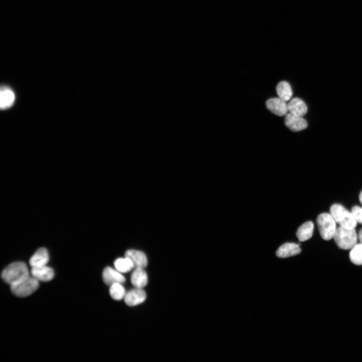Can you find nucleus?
I'll return each mask as SVG.
<instances>
[{"instance_id":"1","label":"nucleus","mask_w":362,"mask_h":362,"mask_svg":"<svg viewBox=\"0 0 362 362\" xmlns=\"http://www.w3.org/2000/svg\"><path fill=\"white\" fill-rule=\"evenodd\" d=\"M29 275V271L25 263L18 261L8 266L3 271L1 277L6 283L11 286L20 282Z\"/></svg>"},{"instance_id":"2","label":"nucleus","mask_w":362,"mask_h":362,"mask_svg":"<svg viewBox=\"0 0 362 362\" xmlns=\"http://www.w3.org/2000/svg\"><path fill=\"white\" fill-rule=\"evenodd\" d=\"M334 239L339 248L348 250L357 244L358 236L355 229L340 226L336 229Z\"/></svg>"},{"instance_id":"3","label":"nucleus","mask_w":362,"mask_h":362,"mask_svg":"<svg viewBox=\"0 0 362 362\" xmlns=\"http://www.w3.org/2000/svg\"><path fill=\"white\" fill-rule=\"evenodd\" d=\"M331 215L340 226L355 229L357 221L352 212H350L343 206L339 204L333 205L330 209Z\"/></svg>"},{"instance_id":"4","label":"nucleus","mask_w":362,"mask_h":362,"mask_svg":"<svg viewBox=\"0 0 362 362\" xmlns=\"http://www.w3.org/2000/svg\"><path fill=\"white\" fill-rule=\"evenodd\" d=\"M317 221L320 235L323 240L329 241L334 238L337 229L336 221L331 213L321 214Z\"/></svg>"},{"instance_id":"5","label":"nucleus","mask_w":362,"mask_h":362,"mask_svg":"<svg viewBox=\"0 0 362 362\" xmlns=\"http://www.w3.org/2000/svg\"><path fill=\"white\" fill-rule=\"evenodd\" d=\"M39 287L38 280L29 275L18 283L11 285V290L16 296L23 298L34 293Z\"/></svg>"},{"instance_id":"6","label":"nucleus","mask_w":362,"mask_h":362,"mask_svg":"<svg viewBox=\"0 0 362 362\" xmlns=\"http://www.w3.org/2000/svg\"><path fill=\"white\" fill-rule=\"evenodd\" d=\"M267 109L279 117L286 116L288 114V104L279 98L270 99L266 103Z\"/></svg>"},{"instance_id":"7","label":"nucleus","mask_w":362,"mask_h":362,"mask_svg":"<svg viewBox=\"0 0 362 362\" xmlns=\"http://www.w3.org/2000/svg\"><path fill=\"white\" fill-rule=\"evenodd\" d=\"M285 125L294 132L302 131L307 127V122L302 117L288 113L285 118Z\"/></svg>"},{"instance_id":"8","label":"nucleus","mask_w":362,"mask_h":362,"mask_svg":"<svg viewBox=\"0 0 362 362\" xmlns=\"http://www.w3.org/2000/svg\"><path fill=\"white\" fill-rule=\"evenodd\" d=\"M146 298L145 291L141 288H136L126 293L124 299L127 305L134 306L143 302Z\"/></svg>"},{"instance_id":"9","label":"nucleus","mask_w":362,"mask_h":362,"mask_svg":"<svg viewBox=\"0 0 362 362\" xmlns=\"http://www.w3.org/2000/svg\"><path fill=\"white\" fill-rule=\"evenodd\" d=\"M103 279L104 283L109 286L115 283L122 284L125 282V278L121 273L111 267H107L104 269Z\"/></svg>"},{"instance_id":"10","label":"nucleus","mask_w":362,"mask_h":362,"mask_svg":"<svg viewBox=\"0 0 362 362\" xmlns=\"http://www.w3.org/2000/svg\"><path fill=\"white\" fill-rule=\"evenodd\" d=\"M31 273L39 282H42L51 281L55 276L53 269L46 266L32 268Z\"/></svg>"},{"instance_id":"11","label":"nucleus","mask_w":362,"mask_h":362,"mask_svg":"<svg viewBox=\"0 0 362 362\" xmlns=\"http://www.w3.org/2000/svg\"><path fill=\"white\" fill-rule=\"evenodd\" d=\"M127 257L132 261L134 268L144 269L147 265V259L145 254L135 250L127 251L125 253Z\"/></svg>"},{"instance_id":"12","label":"nucleus","mask_w":362,"mask_h":362,"mask_svg":"<svg viewBox=\"0 0 362 362\" xmlns=\"http://www.w3.org/2000/svg\"><path fill=\"white\" fill-rule=\"evenodd\" d=\"M301 251L299 244L286 243L278 249L276 255L279 258H285L299 255Z\"/></svg>"},{"instance_id":"13","label":"nucleus","mask_w":362,"mask_h":362,"mask_svg":"<svg viewBox=\"0 0 362 362\" xmlns=\"http://www.w3.org/2000/svg\"><path fill=\"white\" fill-rule=\"evenodd\" d=\"M288 112L296 116L303 117L307 112V107L300 98H293L288 104Z\"/></svg>"},{"instance_id":"14","label":"nucleus","mask_w":362,"mask_h":362,"mask_svg":"<svg viewBox=\"0 0 362 362\" xmlns=\"http://www.w3.org/2000/svg\"><path fill=\"white\" fill-rule=\"evenodd\" d=\"M49 261L47 250L44 248L39 249L30 259L29 263L32 268L46 266Z\"/></svg>"},{"instance_id":"15","label":"nucleus","mask_w":362,"mask_h":362,"mask_svg":"<svg viewBox=\"0 0 362 362\" xmlns=\"http://www.w3.org/2000/svg\"><path fill=\"white\" fill-rule=\"evenodd\" d=\"M131 282L135 288H137L142 289L147 285L148 277L143 269H136L131 275Z\"/></svg>"},{"instance_id":"16","label":"nucleus","mask_w":362,"mask_h":362,"mask_svg":"<svg viewBox=\"0 0 362 362\" xmlns=\"http://www.w3.org/2000/svg\"><path fill=\"white\" fill-rule=\"evenodd\" d=\"M15 95L11 89L7 87H1L0 93V106L2 109L10 108L15 101Z\"/></svg>"},{"instance_id":"17","label":"nucleus","mask_w":362,"mask_h":362,"mask_svg":"<svg viewBox=\"0 0 362 362\" xmlns=\"http://www.w3.org/2000/svg\"><path fill=\"white\" fill-rule=\"evenodd\" d=\"M314 225L311 221H307L301 225L298 230V238L301 241L310 239L313 235Z\"/></svg>"},{"instance_id":"18","label":"nucleus","mask_w":362,"mask_h":362,"mask_svg":"<svg viewBox=\"0 0 362 362\" xmlns=\"http://www.w3.org/2000/svg\"><path fill=\"white\" fill-rule=\"evenodd\" d=\"M276 91L279 98L285 102L289 101L292 97V90L287 81L280 82L276 87Z\"/></svg>"},{"instance_id":"19","label":"nucleus","mask_w":362,"mask_h":362,"mask_svg":"<svg viewBox=\"0 0 362 362\" xmlns=\"http://www.w3.org/2000/svg\"><path fill=\"white\" fill-rule=\"evenodd\" d=\"M114 266L121 273H127L134 268L132 261L127 257L118 259L114 261Z\"/></svg>"},{"instance_id":"20","label":"nucleus","mask_w":362,"mask_h":362,"mask_svg":"<svg viewBox=\"0 0 362 362\" xmlns=\"http://www.w3.org/2000/svg\"><path fill=\"white\" fill-rule=\"evenodd\" d=\"M111 297L115 301H121L124 299L126 294L125 288L121 283H115L110 286Z\"/></svg>"},{"instance_id":"21","label":"nucleus","mask_w":362,"mask_h":362,"mask_svg":"<svg viewBox=\"0 0 362 362\" xmlns=\"http://www.w3.org/2000/svg\"><path fill=\"white\" fill-rule=\"evenodd\" d=\"M350 259L356 265H362V243L356 244L351 250Z\"/></svg>"},{"instance_id":"22","label":"nucleus","mask_w":362,"mask_h":362,"mask_svg":"<svg viewBox=\"0 0 362 362\" xmlns=\"http://www.w3.org/2000/svg\"><path fill=\"white\" fill-rule=\"evenodd\" d=\"M352 213L356 221L362 224V208L354 206L352 209Z\"/></svg>"},{"instance_id":"23","label":"nucleus","mask_w":362,"mask_h":362,"mask_svg":"<svg viewBox=\"0 0 362 362\" xmlns=\"http://www.w3.org/2000/svg\"><path fill=\"white\" fill-rule=\"evenodd\" d=\"M358 238H359V239L361 243H362V228L360 230V231L359 232Z\"/></svg>"},{"instance_id":"24","label":"nucleus","mask_w":362,"mask_h":362,"mask_svg":"<svg viewBox=\"0 0 362 362\" xmlns=\"http://www.w3.org/2000/svg\"><path fill=\"white\" fill-rule=\"evenodd\" d=\"M359 200L361 203L362 204V191L361 192L360 196H359Z\"/></svg>"}]
</instances>
